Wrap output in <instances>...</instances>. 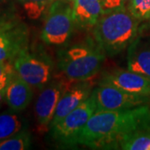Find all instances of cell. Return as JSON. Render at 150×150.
I'll use <instances>...</instances> for the list:
<instances>
[{
    "label": "cell",
    "mask_w": 150,
    "mask_h": 150,
    "mask_svg": "<svg viewBox=\"0 0 150 150\" xmlns=\"http://www.w3.org/2000/svg\"><path fill=\"white\" fill-rule=\"evenodd\" d=\"M46 15L41 33L43 41L51 46L65 44L69 40L75 27L73 6L64 0H56Z\"/></svg>",
    "instance_id": "5"
},
{
    "label": "cell",
    "mask_w": 150,
    "mask_h": 150,
    "mask_svg": "<svg viewBox=\"0 0 150 150\" xmlns=\"http://www.w3.org/2000/svg\"><path fill=\"white\" fill-rule=\"evenodd\" d=\"M103 13L100 0H74L73 15L75 27L86 29L94 27Z\"/></svg>",
    "instance_id": "12"
},
{
    "label": "cell",
    "mask_w": 150,
    "mask_h": 150,
    "mask_svg": "<svg viewBox=\"0 0 150 150\" xmlns=\"http://www.w3.org/2000/svg\"><path fill=\"white\" fill-rule=\"evenodd\" d=\"M124 150H150V129L132 134L121 144Z\"/></svg>",
    "instance_id": "16"
},
{
    "label": "cell",
    "mask_w": 150,
    "mask_h": 150,
    "mask_svg": "<svg viewBox=\"0 0 150 150\" xmlns=\"http://www.w3.org/2000/svg\"><path fill=\"white\" fill-rule=\"evenodd\" d=\"M139 23L127 8L103 11L93 29L95 43L109 56L118 54L135 40Z\"/></svg>",
    "instance_id": "2"
},
{
    "label": "cell",
    "mask_w": 150,
    "mask_h": 150,
    "mask_svg": "<svg viewBox=\"0 0 150 150\" xmlns=\"http://www.w3.org/2000/svg\"><path fill=\"white\" fill-rule=\"evenodd\" d=\"M101 81L133 94L150 97L149 78L129 69L113 70L107 73Z\"/></svg>",
    "instance_id": "10"
},
{
    "label": "cell",
    "mask_w": 150,
    "mask_h": 150,
    "mask_svg": "<svg viewBox=\"0 0 150 150\" xmlns=\"http://www.w3.org/2000/svg\"><path fill=\"white\" fill-rule=\"evenodd\" d=\"M88 81L69 80L57 105L54 118L49 126L50 128L59 123L65 116L90 97L93 87Z\"/></svg>",
    "instance_id": "9"
},
{
    "label": "cell",
    "mask_w": 150,
    "mask_h": 150,
    "mask_svg": "<svg viewBox=\"0 0 150 150\" xmlns=\"http://www.w3.org/2000/svg\"><path fill=\"white\" fill-rule=\"evenodd\" d=\"M97 110L114 111L139 107L149 102L150 97L133 94L106 82L101 81L93 89Z\"/></svg>",
    "instance_id": "7"
},
{
    "label": "cell",
    "mask_w": 150,
    "mask_h": 150,
    "mask_svg": "<svg viewBox=\"0 0 150 150\" xmlns=\"http://www.w3.org/2000/svg\"><path fill=\"white\" fill-rule=\"evenodd\" d=\"M27 15L31 19H38L44 13H48L51 5L56 0H18Z\"/></svg>",
    "instance_id": "17"
},
{
    "label": "cell",
    "mask_w": 150,
    "mask_h": 150,
    "mask_svg": "<svg viewBox=\"0 0 150 150\" xmlns=\"http://www.w3.org/2000/svg\"><path fill=\"white\" fill-rule=\"evenodd\" d=\"M16 74L13 65L6 61H0V90L5 91L8 83Z\"/></svg>",
    "instance_id": "21"
},
{
    "label": "cell",
    "mask_w": 150,
    "mask_h": 150,
    "mask_svg": "<svg viewBox=\"0 0 150 150\" xmlns=\"http://www.w3.org/2000/svg\"><path fill=\"white\" fill-rule=\"evenodd\" d=\"M128 69L150 79V45L135 39L129 45Z\"/></svg>",
    "instance_id": "14"
},
{
    "label": "cell",
    "mask_w": 150,
    "mask_h": 150,
    "mask_svg": "<svg viewBox=\"0 0 150 150\" xmlns=\"http://www.w3.org/2000/svg\"><path fill=\"white\" fill-rule=\"evenodd\" d=\"M16 23L14 9L11 5L10 0H0V30Z\"/></svg>",
    "instance_id": "20"
},
{
    "label": "cell",
    "mask_w": 150,
    "mask_h": 150,
    "mask_svg": "<svg viewBox=\"0 0 150 150\" xmlns=\"http://www.w3.org/2000/svg\"><path fill=\"white\" fill-rule=\"evenodd\" d=\"M13 66L22 79L31 87L42 89L50 83L54 74V63L44 54L29 53L24 49L14 59Z\"/></svg>",
    "instance_id": "6"
},
{
    "label": "cell",
    "mask_w": 150,
    "mask_h": 150,
    "mask_svg": "<svg viewBox=\"0 0 150 150\" xmlns=\"http://www.w3.org/2000/svg\"><path fill=\"white\" fill-rule=\"evenodd\" d=\"M4 92L5 91L0 90V106H1V104H2V103H3L4 98H5V97H4Z\"/></svg>",
    "instance_id": "22"
},
{
    "label": "cell",
    "mask_w": 150,
    "mask_h": 150,
    "mask_svg": "<svg viewBox=\"0 0 150 150\" xmlns=\"http://www.w3.org/2000/svg\"><path fill=\"white\" fill-rule=\"evenodd\" d=\"M26 129L24 120L20 115L8 112L0 114V142Z\"/></svg>",
    "instance_id": "15"
},
{
    "label": "cell",
    "mask_w": 150,
    "mask_h": 150,
    "mask_svg": "<svg viewBox=\"0 0 150 150\" xmlns=\"http://www.w3.org/2000/svg\"><path fill=\"white\" fill-rule=\"evenodd\" d=\"M148 129L150 108L147 104L123 110H96L83 129L79 144L94 149H118L129 136Z\"/></svg>",
    "instance_id": "1"
},
{
    "label": "cell",
    "mask_w": 150,
    "mask_h": 150,
    "mask_svg": "<svg viewBox=\"0 0 150 150\" xmlns=\"http://www.w3.org/2000/svg\"><path fill=\"white\" fill-rule=\"evenodd\" d=\"M128 9L140 21L150 19V0H132Z\"/></svg>",
    "instance_id": "19"
},
{
    "label": "cell",
    "mask_w": 150,
    "mask_h": 150,
    "mask_svg": "<svg viewBox=\"0 0 150 150\" xmlns=\"http://www.w3.org/2000/svg\"><path fill=\"white\" fill-rule=\"evenodd\" d=\"M4 97L11 109L13 112H19L25 109L31 102L32 88L16 74L7 86Z\"/></svg>",
    "instance_id": "13"
},
{
    "label": "cell",
    "mask_w": 150,
    "mask_h": 150,
    "mask_svg": "<svg viewBox=\"0 0 150 150\" xmlns=\"http://www.w3.org/2000/svg\"><path fill=\"white\" fill-rule=\"evenodd\" d=\"M64 1H69V2H71V1H74V0H64Z\"/></svg>",
    "instance_id": "23"
},
{
    "label": "cell",
    "mask_w": 150,
    "mask_h": 150,
    "mask_svg": "<svg viewBox=\"0 0 150 150\" xmlns=\"http://www.w3.org/2000/svg\"><path fill=\"white\" fill-rule=\"evenodd\" d=\"M69 80L63 79L50 81L41 89L35 103V116L37 122L42 127L50 126L59 99L64 91Z\"/></svg>",
    "instance_id": "8"
},
{
    "label": "cell",
    "mask_w": 150,
    "mask_h": 150,
    "mask_svg": "<svg viewBox=\"0 0 150 150\" xmlns=\"http://www.w3.org/2000/svg\"><path fill=\"white\" fill-rule=\"evenodd\" d=\"M31 146V135L27 129L0 142V150H24Z\"/></svg>",
    "instance_id": "18"
},
{
    "label": "cell",
    "mask_w": 150,
    "mask_h": 150,
    "mask_svg": "<svg viewBox=\"0 0 150 150\" xmlns=\"http://www.w3.org/2000/svg\"><path fill=\"white\" fill-rule=\"evenodd\" d=\"M105 53L96 43H79L64 48L59 54V67L67 79L86 81L99 71Z\"/></svg>",
    "instance_id": "3"
},
{
    "label": "cell",
    "mask_w": 150,
    "mask_h": 150,
    "mask_svg": "<svg viewBox=\"0 0 150 150\" xmlns=\"http://www.w3.org/2000/svg\"><path fill=\"white\" fill-rule=\"evenodd\" d=\"M96 110V101L92 93L90 97L79 107L70 112L55 126L50 128L51 137L61 146L73 147L79 144L83 129Z\"/></svg>",
    "instance_id": "4"
},
{
    "label": "cell",
    "mask_w": 150,
    "mask_h": 150,
    "mask_svg": "<svg viewBox=\"0 0 150 150\" xmlns=\"http://www.w3.org/2000/svg\"><path fill=\"white\" fill-rule=\"evenodd\" d=\"M26 28L16 23L0 30V61L12 60L27 49Z\"/></svg>",
    "instance_id": "11"
}]
</instances>
